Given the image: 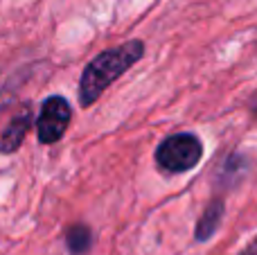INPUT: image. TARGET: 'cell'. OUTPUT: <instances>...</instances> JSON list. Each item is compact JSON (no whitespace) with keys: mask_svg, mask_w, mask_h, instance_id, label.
<instances>
[{"mask_svg":"<svg viewBox=\"0 0 257 255\" xmlns=\"http://www.w3.org/2000/svg\"><path fill=\"white\" fill-rule=\"evenodd\" d=\"M145 57V41L131 39L122 45L102 50L90 63H86L84 72L79 77V104L84 108L93 106L104 90L113 86L126 70H131L140 59Z\"/></svg>","mask_w":257,"mask_h":255,"instance_id":"1","label":"cell"},{"mask_svg":"<svg viewBox=\"0 0 257 255\" xmlns=\"http://www.w3.org/2000/svg\"><path fill=\"white\" fill-rule=\"evenodd\" d=\"M156 165L165 172V174H183V172L194 170L203 158V145H201L199 136L190 134V131H181V134H172L158 145L154 154Z\"/></svg>","mask_w":257,"mask_h":255,"instance_id":"2","label":"cell"},{"mask_svg":"<svg viewBox=\"0 0 257 255\" xmlns=\"http://www.w3.org/2000/svg\"><path fill=\"white\" fill-rule=\"evenodd\" d=\"M72 122V106L63 95H50L36 117V138L41 145H54L66 136Z\"/></svg>","mask_w":257,"mask_h":255,"instance_id":"3","label":"cell"},{"mask_svg":"<svg viewBox=\"0 0 257 255\" xmlns=\"http://www.w3.org/2000/svg\"><path fill=\"white\" fill-rule=\"evenodd\" d=\"M32 104L16 102L0 108V154H14L21 149L27 131L32 129Z\"/></svg>","mask_w":257,"mask_h":255,"instance_id":"4","label":"cell"},{"mask_svg":"<svg viewBox=\"0 0 257 255\" xmlns=\"http://www.w3.org/2000/svg\"><path fill=\"white\" fill-rule=\"evenodd\" d=\"M223 212H226V206H223V199H212V201L205 206L203 215L199 217L194 228V239L196 242H208L214 233L219 230L223 219Z\"/></svg>","mask_w":257,"mask_h":255,"instance_id":"5","label":"cell"},{"mask_svg":"<svg viewBox=\"0 0 257 255\" xmlns=\"http://www.w3.org/2000/svg\"><path fill=\"white\" fill-rule=\"evenodd\" d=\"M95 244V235L88 224H72L66 228V248L70 255H86L90 253Z\"/></svg>","mask_w":257,"mask_h":255,"instance_id":"6","label":"cell"},{"mask_svg":"<svg viewBox=\"0 0 257 255\" xmlns=\"http://www.w3.org/2000/svg\"><path fill=\"white\" fill-rule=\"evenodd\" d=\"M239 255H257V239H255V242H253V244H250V246H248V248H246V251H244V253H239Z\"/></svg>","mask_w":257,"mask_h":255,"instance_id":"7","label":"cell"}]
</instances>
